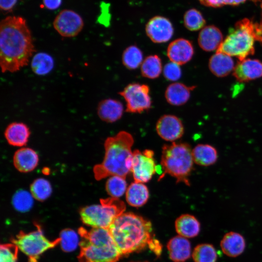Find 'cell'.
I'll return each mask as SVG.
<instances>
[{
	"label": "cell",
	"instance_id": "cell-7",
	"mask_svg": "<svg viewBox=\"0 0 262 262\" xmlns=\"http://www.w3.org/2000/svg\"><path fill=\"white\" fill-rule=\"evenodd\" d=\"M100 204L85 206L80 211L83 223L92 228L109 229L115 219L124 213L125 203L119 198L101 199Z\"/></svg>",
	"mask_w": 262,
	"mask_h": 262
},
{
	"label": "cell",
	"instance_id": "cell-35",
	"mask_svg": "<svg viewBox=\"0 0 262 262\" xmlns=\"http://www.w3.org/2000/svg\"><path fill=\"white\" fill-rule=\"evenodd\" d=\"M31 193L21 190L16 192L12 198V204L20 212L29 211L33 207V200Z\"/></svg>",
	"mask_w": 262,
	"mask_h": 262
},
{
	"label": "cell",
	"instance_id": "cell-22",
	"mask_svg": "<svg viewBox=\"0 0 262 262\" xmlns=\"http://www.w3.org/2000/svg\"><path fill=\"white\" fill-rule=\"evenodd\" d=\"M30 135L28 127L22 122H13L6 128L4 136L8 143L13 146L26 145Z\"/></svg>",
	"mask_w": 262,
	"mask_h": 262
},
{
	"label": "cell",
	"instance_id": "cell-10",
	"mask_svg": "<svg viewBox=\"0 0 262 262\" xmlns=\"http://www.w3.org/2000/svg\"><path fill=\"white\" fill-rule=\"evenodd\" d=\"M156 170L152 150L141 151L136 149L132 152L131 171L135 181L142 183L149 181Z\"/></svg>",
	"mask_w": 262,
	"mask_h": 262
},
{
	"label": "cell",
	"instance_id": "cell-37",
	"mask_svg": "<svg viewBox=\"0 0 262 262\" xmlns=\"http://www.w3.org/2000/svg\"><path fill=\"white\" fill-rule=\"evenodd\" d=\"M163 72L164 77L167 80L172 82L178 81L182 75L180 65L172 62L164 65Z\"/></svg>",
	"mask_w": 262,
	"mask_h": 262
},
{
	"label": "cell",
	"instance_id": "cell-19",
	"mask_svg": "<svg viewBox=\"0 0 262 262\" xmlns=\"http://www.w3.org/2000/svg\"><path fill=\"white\" fill-rule=\"evenodd\" d=\"M167 248L169 257L174 262H184L191 255L190 242L180 235L171 238L167 243Z\"/></svg>",
	"mask_w": 262,
	"mask_h": 262
},
{
	"label": "cell",
	"instance_id": "cell-13",
	"mask_svg": "<svg viewBox=\"0 0 262 262\" xmlns=\"http://www.w3.org/2000/svg\"><path fill=\"white\" fill-rule=\"evenodd\" d=\"M156 130L158 135L167 141H174L184 133V127L181 120L172 115H164L158 120Z\"/></svg>",
	"mask_w": 262,
	"mask_h": 262
},
{
	"label": "cell",
	"instance_id": "cell-31",
	"mask_svg": "<svg viewBox=\"0 0 262 262\" xmlns=\"http://www.w3.org/2000/svg\"><path fill=\"white\" fill-rule=\"evenodd\" d=\"M30 191L34 198L40 201H43L50 196L52 187L48 180L43 178H38L31 184Z\"/></svg>",
	"mask_w": 262,
	"mask_h": 262
},
{
	"label": "cell",
	"instance_id": "cell-34",
	"mask_svg": "<svg viewBox=\"0 0 262 262\" xmlns=\"http://www.w3.org/2000/svg\"><path fill=\"white\" fill-rule=\"evenodd\" d=\"M185 27L191 31H196L204 28L206 21L201 13L196 9L186 12L183 17Z\"/></svg>",
	"mask_w": 262,
	"mask_h": 262
},
{
	"label": "cell",
	"instance_id": "cell-11",
	"mask_svg": "<svg viewBox=\"0 0 262 262\" xmlns=\"http://www.w3.org/2000/svg\"><path fill=\"white\" fill-rule=\"evenodd\" d=\"M53 27L62 37H73L79 34L84 26L82 17L75 12L65 9L55 17Z\"/></svg>",
	"mask_w": 262,
	"mask_h": 262
},
{
	"label": "cell",
	"instance_id": "cell-28",
	"mask_svg": "<svg viewBox=\"0 0 262 262\" xmlns=\"http://www.w3.org/2000/svg\"><path fill=\"white\" fill-rule=\"evenodd\" d=\"M140 70L144 77L149 79L158 78L163 71L161 59L156 54L147 56L144 59L140 66Z\"/></svg>",
	"mask_w": 262,
	"mask_h": 262
},
{
	"label": "cell",
	"instance_id": "cell-9",
	"mask_svg": "<svg viewBox=\"0 0 262 262\" xmlns=\"http://www.w3.org/2000/svg\"><path fill=\"white\" fill-rule=\"evenodd\" d=\"M118 94L126 101V111L131 113H141L150 109L152 100L149 86L145 84L131 83Z\"/></svg>",
	"mask_w": 262,
	"mask_h": 262
},
{
	"label": "cell",
	"instance_id": "cell-29",
	"mask_svg": "<svg viewBox=\"0 0 262 262\" xmlns=\"http://www.w3.org/2000/svg\"><path fill=\"white\" fill-rule=\"evenodd\" d=\"M143 54L137 46L132 45L126 48L122 55L124 66L129 70H134L141 66L143 61Z\"/></svg>",
	"mask_w": 262,
	"mask_h": 262
},
{
	"label": "cell",
	"instance_id": "cell-41",
	"mask_svg": "<svg viewBox=\"0 0 262 262\" xmlns=\"http://www.w3.org/2000/svg\"><path fill=\"white\" fill-rule=\"evenodd\" d=\"M44 6L49 10H55L59 8L62 0H43Z\"/></svg>",
	"mask_w": 262,
	"mask_h": 262
},
{
	"label": "cell",
	"instance_id": "cell-15",
	"mask_svg": "<svg viewBox=\"0 0 262 262\" xmlns=\"http://www.w3.org/2000/svg\"><path fill=\"white\" fill-rule=\"evenodd\" d=\"M233 75L240 82H246L262 77V62L257 59H246L235 66Z\"/></svg>",
	"mask_w": 262,
	"mask_h": 262
},
{
	"label": "cell",
	"instance_id": "cell-5",
	"mask_svg": "<svg viewBox=\"0 0 262 262\" xmlns=\"http://www.w3.org/2000/svg\"><path fill=\"white\" fill-rule=\"evenodd\" d=\"M194 160L191 146L183 143L173 142L162 148L161 164L164 170L159 180L166 174L176 179L177 182L190 185L188 177L193 169Z\"/></svg>",
	"mask_w": 262,
	"mask_h": 262
},
{
	"label": "cell",
	"instance_id": "cell-17",
	"mask_svg": "<svg viewBox=\"0 0 262 262\" xmlns=\"http://www.w3.org/2000/svg\"><path fill=\"white\" fill-rule=\"evenodd\" d=\"M196 87L181 82H173L166 87L164 92L165 98L167 103L172 106L183 105L189 100L192 91Z\"/></svg>",
	"mask_w": 262,
	"mask_h": 262
},
{
	"label": "cell",
	"instance_id": "cell-39",
	"mask_svg": "<svg viewBox=\"0 0 262 262\" xmlns=\"http://www.w3.org/2000/svg\"><path fill=\"white\" fill-rule=\"evenodd\" d=\"M148 247L156 255L159 256L161 254L162 247L158 240L152 238L148 243Z\"/></svg>",
	"mask_w": 262,
	"mask_h": 262
},
{
	"label": "cell",
	"instance_id": "cell-38",
	"mask_svg": "<svg viewBox=\"0 0 262 262\" xmlns=\"http://www.w3.org/2000/svg\"><path fill=\"white\" fill-rule=\"evenodd\" d=\"M205 6L217 8L226 5V0H198Z\"/></svg>",
	"mask_w": 262,
	"mask_h": 262
},
{
	"label": "cell",
	"instance_id": "cell-42",
	"mask_svg": "<svg viewBox=\"0 0 262 262\" xmlns=\"http://www.w3.org/2000/svg\"><path fill=\"white\" fill-rule=\"evenodd\" d=\"M246 0H226V5H237L244 2Z\"/></svg>",
	"mask_w": 262,
	"mask_h": 262
},
{
	"label": "cell",
	"instance_id": "cell-16",
	"mask_svg": "<svg viewBox=\"0 0 262 262\" xmlns=\"http://www.w3.org/2000/svg\"><path fill=\"white\" fill-rule=\"evenodd\" d=\"M124 112L121 101L113 98L101 100L98 104L97 114L99 118L107 123H113L120 119Z\"/></svg>",
	"mask_w": 262,
	"mask_h": 262
},
{
	"label": "cell",
	"instance_id": "cell-6",
	"mask_svg": "<svg viewBox=\"0 0 262 262\" xmlns=\"http://www.w3.org/2000/svg\"><path fill=\"white\" fill-rule=\"evenodd\" d=\"M80 246L79 262H117L122 256L107 229L92 231Z\"/></svg>",
	"mask_w": 262,
	"mask_h": 262
},
{
	"label": "cell",
	"instance_id": "cell-14",
	"mask_svg": "<svg viewBox=\"0 0 262 262\" xmlns=\"http://www.w3.org/2000/svg\"><path fill=\"white\" fill-rule=\"evenodd\" d=\"M166 54L171 62L182 65L189 62L194 54L192 42L180 38L172 41L168 46Z\"/></svg>",
	"mask_w": 262,
	"mask_h": 262
},
{
	"label": "cell",
	"instance_id": "cell-2",
	"mask_svg": "<svg viewBox=\"0 0 262 262\" xmlns=\"http://www.w3.org/2000/svg\"><path fill=\"white\" fill-rule=\"evenodd\" d=\"M109 229L122 255L144 249L152 238L151 222L131 212L116 217Z\"/></svg>",
	"mask_w": 262,
	"mask_h": 262
},
{
	"label": "cell",
	"instance_id": "cell-36",
	"mask_svg": "<svg viewBox=\"0 0 262 262\" xmlns=\"http://www.w3.org/2000/svg\"><path fill=\"white\" fill-rule=\"evenodd\" d=\"M18 248L13 243L1 245L0 262H16Z\"/></svg>",
	"mask_w": 262,
	"mask_h": 262
},
{
	"label": "cell",
	"instance_id": "cell-33",
	"mask_svg": "<svg viewBox=\"0 0 262 262\" xmlns=\"http://www.w3.org/2000/svg\"><path fill=\"white\" fill-rule=\"evenodd\" d=\"M60 242L62 249L66 252L75 250L80 245L79 237L78 233L74 230L66 229L60 234Z\"/></svg>",
	"mask_w": 262,
	"mask_h": 262
},
{
	"label": "cell",
	"instance_id": "cell-12",
	"mask_svg": "<svg viewBox=\"0 0 262 262\" xmlns=\"http://www.w3.org/2000/svg\"><path fill=\"white\" fill-rule=\"evenodd\" d=\"M146 33L153 42L164 43L169 41L174 33V28L170 21L162 16H155L147 23Z\"/></svg>",
	"mask_w": 262,
	"mask_h": 262
},
{
	"label": "cell",
	"instance_id": "cell-23",
	"mask_svg": "<svg viewBox=\"0 0 262 262\" xmlns=\"http://www.w3.org/2000/svg\"><path fill=\"white\" fill-rule=\"evenodd\" d=\"M210 71L216 76L223 77L227 76L234 68L231 57L225 53L216 52L209 60Z\"/></svg>",
	"mask_w": 262,
	"mask_h": 262
},
{
	"label": "cell",
	"instance_id": "cell-25",
	"mask_svg": "<svg viewBox=\"0 0 262 262\" xmlns=\"http://www.w3.org/2000/svg\"><path fill=\"white\" fill-rule=\"evenodd\" d=\"M149 191L143 183L134 181L127 189L126 199L131 206L140 207L145 204L149 198Z\"/></svg>",
	"mask_w": 262,
	"mask_h": 262
},
{
	"label": "cell",
	"instance_id": "cell-3",
	"mask_svg": "<svg viewBox=\"0 0 262 262\" xmlns=\"http://www.w3.org/2000/svg\"><path fill=\"white\" fill-rule=\"evenodd\" d=\"M133 142L132 135L125 131L107 138L104 143V159L93 168L95 179L99 180L112 176L126 178L131 171Z\"/></svg>",
	"mask_w": 262,
	"mask_h": 262
},
{
	"label": "cell",
	"instance_id": "cell-24",
	"mask_svg": "<svg viewBox=\"0 0 262 262\" xmlns=\"http://www.w3.org/2000/svg\"><path fill=\"white\" fill-rule=\"evenodd\" d=\"M175 226L177 232L185 238L195 237L200 230L199 222L194 216L189 214L179 216L175 221Z\"/></svg>",
	"mask_w": 262,
	"mask_h": 262
},
{
	"label": "cell",
	"instance_id": "cell-4",
	"mask_svg": "<svg viewBox=\"0 0 262 262\" xmlns=\"http://www.w3.org/2000/svg\"><path fill=\"white\" fill-rule=\"evenodd\" d=\"M262 43V23H254L244 18L236 23L216 52L235 56L239 61L246 59L255 51L254 42Z\"/></svg>",
	"mask_w": 262,
	"mask_h": 262
},
{
	"label": "cell",
	"instance_id": "cell-30",
	"mask_svg": "<svg viewBox=\"0 0 262 262\" xmlns=\"http://www.w3.org/2000/svg\"><path fill=\"white\" fill-rule=\"evenodd\" d=\"M192 257L194 262H216L217 254L212 245L201 244L194 248Z\"/></svg>",
	"mask_w": 262,
	"mask_h": 262
},
{
	"label": "cell",
	"instance_id": "cell-8",
	"mask_svg": "<svg viewBox=\"0 0 262 262\" xmlns=\"http://www.w3.org/2000/svg\"><path fill=\"white\" fill-rule=\"evenodd\" d=\"M35 226L36 230L28 233L21 231L11 240L12 243L28 257L29 262H37L42 254L60 242L59 238L49 240L45 236L41 227L36 224Z\"/></svg>",
	"mask_w": 262,
	"mask_h": 262
},
{
	"label": "cell",
	"instance_id": "cell-27",
	"mask_svg": "<svg viewBox=\"0 0 262 262\" xmlns=\"http://www.w3.org/2000/svg\"><path fill=\"white\" fill-rule=\"evenodd\" d=\"M54 66V59L48 53L37 52L32 58L31 69L37 75L45 76L48 74L53 70Z\"/></svg>",
	"mask_w": 262,
	"mask_h": 262
},
{
	"label": "cell",
	"instance_id": "cell-32",
	"mask_svg": "<svg viewBox=\"0 0 262 262\" xmlns=\"http://www.w3.org/2000/svg\"><path fill=\"white\" fill-rule=\"evenodd\" d=\"M127 185L125 178L119 176H112L107 180L105 189L111 197L118 198L126 192Z\"/></svg>",
	"mask_w": 262,
	"mask_h": 262
},
{
	"label": "cell",
	"instance_id": "cell-26",
	"mask_svg": "<svg viewBox=\"0 0 262 262\" xmlns=\"http://www.w3.org/2000/svg\"><path fill=\"white\" fill-rule=\"evenodd\" d=\"M192 154L194 163L204 166L214 164L218 158L216 148L208 144H198L192 150Z\"/></svg>",
	"mask_w": 262,
	"mask_h": 262
},
{
	"label": "cell",
	"instance_id": "cell-21",
	"mask_svg": "<svg viewBox=\"0 0 262 262\" xmlns=\"http://www.w3.org/2000/svg\"><path fill=\"white\" fill-rule=\"evenodd\" d=\"M39 162L38 155L33 149L24 147L17 150L13 157L16 169L21 172H29L34 170Z\"/></svg>",
	"mask_w": 262,
	"mask_h": 262
},
{
	"label": "cell",
	"instance_id": "cell-20",
	"mask_svg": "<svg viewBox=\"0 0 262 262\" xmlns=\"http://www.w3.org/2000/svg\"><path fill=\"white\" fill-rule=\"evenodd\" d=\"M223 41L222 33L217 27L213 25L203 28L198 36L199 46L206 51L217 49Z\"/></svg>",
	"mask_w": 262,
	"mask_h": 262
},
{
	"label": "cell",
	"instance_id": "cell-18",
	"mask_svg": "<svg viewBox=\"0 0 262 262\" xmlns=\"http://www.w3.org/2000/svg\"><path fill=\"white\" fill-rule=\"evenodd\" d=\"M220 245L224 254L229 257H236L243 253L246 243L242 235L230 231L224 235Z\"/></svg>",
	"mask_w": 262,
	"mask_h": 262
},
{
	"label": "cell",
	"instance_id": "cell-40",
	"mask_svg": "<svg viewBox=\"0 0 262 262\" xmlns=\"http://www.w3.org/2000/svg\"><path fill=\"white\" fill-rule=\"evenodd\" d=\"M17 0H0V9L4 12H11L16 3Z\"/></svg>",
	"mask_w": 262,
	"mask_h": 262
},
{
	"label": "cell",
	"instance_id": "cell-1",
	"mask_svg": "<svg viewBox=\"0 0 262 262\" xmlns=\"http://www.w3.org/2000/svg\"><path fill=\"white\" fill-rule=\"evenodd\" d=\"M35 51L25 19L8 16L0 23V66L2 73L15 72L28 65Z\"/></svg>",
	"mask_w": 262,
	"mask_h": 262
}]
</instances>
